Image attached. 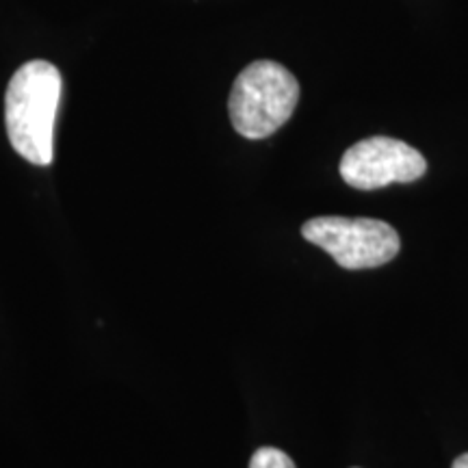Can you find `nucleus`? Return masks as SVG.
Instances as JSON below:
<instances>
[{
    "label": "nucleus",
    "instance_id": "f03ea898",
    "mask_svg": "<svg viewBox=\"0 0 468 468\" xmlns=\"http://www.w3.org/2000/svg\"><path fill=\"white\" fill-rule=\"evenodd\" d=\"M300 101V83L276 61H254L234 80L228 111L234 131L265 139L282 128Z\"/></svg>",
    "mask_w": 468,
    "mask_h": 468
},
{
    "label": "nucleus",
    "instance_id": "20e7f679",
    "mask_svg": "<svg viewBox=\"0 0 468 468\" xmlns=\"http://www.w3.org/2000/svg\"><path fill=\"white\" fill-rule=\"evenodd\" d=\"M338 169L349 186L373 191L393 183H414L427 172V161L399 139L368 137L345 152Z\"/></svg>",
    "mask_w": 468,
    "mask_h": 468
},
{
    "label": "nucleus",
    "instance_id": "7ed1b4c3",
    "mask_svg": "<svg viewBox=\"0 0 468 468\" xmlns=\"http://www.w3.org/2000/svg\"><path fill=\"white\" fill-rule=\"evenodd\" d=\"M303 239L325 250L343 269L382 267L399 254V234L368 218H314L302 226Z\"/></svg>",
    "mask_w": 468,
    "mask_h": 468
},
{
    "label": "nucleus",
    "instance_id": "423d86ee",
    "mask_svg": "<svg viewBox=\"0 0 468 468\" xmlns=\"http://www.w3.org/2000/svg\"><path fill=\"white\" fill-rule=\"evenodd\" d=\"M452 468H468V453H462L460 458H455Z\"/></svg>",
    "mask_w": 468,
    "mask_h": 468
},
{
    "label": "nucleus",
    "instance_id": "f257e3e1",
    "mask_svg": "<svg viewBox=\"0 0 468 468\" xmlns=\"http://www.w3.org/2000/svg\"><path fill=\"white\" fill-rule=\"evenodd\" d=\"M61 91V72L44 58L25 63L9 80L5 93L9 142L17 154L33 165L52 163V133Z\"/></svg>",
    "mask_w": 468,
    "mask_h": 468
},
{
    "label": "nucleus",
    "instance_id": "39448f33",
    "mask_svg": "<svg viewBox=\"0 0 468 468\" xmlns=\"http://www.w3.org/2000/svg\"><path fill=\"white\" fill-rule=\"evenodd\" d=\"M250 468H295L292 460L276 447H261L251 455Z\"/></svg>",
    "mask_w": 468,
    "mask_h": 468
}]
</instances>
